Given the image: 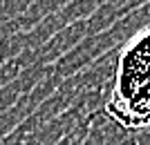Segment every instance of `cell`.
<instances>
[{
  "mask_svg": "<svg viewBox=\"0 0 150 145\" xmlns=\"http://www.w3.org/2000/svg\"><path fill=\"white\" fill-rule=\"evenodd\" d=\"M103 114L128 132L150 127V27L119 49L112 94Z\"/></svg>",
  "mask_w": 150,
  "mask_h": 145,
  "instance_id": "obj_1",
  "label": "cell"
}]
</instances>
